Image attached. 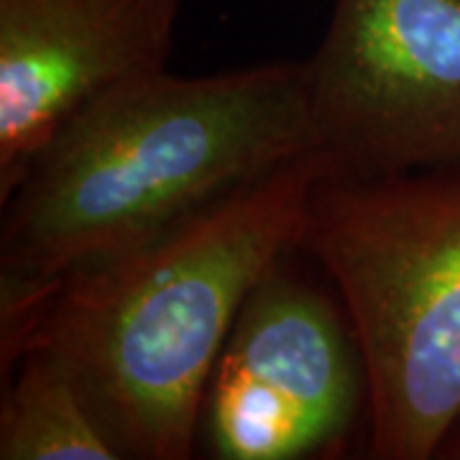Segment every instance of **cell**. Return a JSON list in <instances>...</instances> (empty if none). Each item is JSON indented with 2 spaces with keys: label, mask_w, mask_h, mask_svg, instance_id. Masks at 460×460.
I'll list each match as a JSON object with an SVG mask.
<instances>
[{
  "label": "cell",
  "mask_w": 460,
  "mask_h": 460,
  "mask_svg": "<svg viewBox=\"0 0 460 460\" xmlns=\"http://www.w3.org/2000/svg\"><path fill=\"white\" fill-rule=\"evenodd\" d=\"M323 172L310 154L65 274L16 361L49 356L120 460L192 458L217 356L253 287L302 243Z\"/></svg>",
  "instance_id": "obj_1"
},
{
  "label": "cell",
  "mask_w": 460,
  "mask_h": 460,
  "mask_svg": "<svg viewBox=\"0 0 460 460\" xmlns=\"http://www.w3.org/2000/svg\"><path fill=\"white\" fill-rule=\"evenodd\" d=\"M314 154L307 65L156 72L90 102L3 205L0 289L51 284Z\"/></svg>",
  "instance_id": "obj_2"
},
{
  "label": "cell",
  "mask_w": 460,
  "mask_h": 460,
  "mask_svg": "<svg viewBox=\"0 0 460 460\" xmlns=\"http://www.w3.org/2000/svg\"><path fill=\"white\" fill-rule=\"evenodd\" d=\"M299 251L335 281L368 384V456L460 458V164L314 181Z\"/></svg>",
  "instance_id": "obj_3"
},
{
  "label": "cell",
  "mask_w": 460,
  "mask_h": 460,
  "mask_svg": "<svg viewBox=\"0 0 460 460\" xmlns=\"http://www.w3.org/2000/svg\"><path fill=\"white\" fill-rule=\"evenodd\" d=\"M305 65L328 174L460 164V0H332Z\"/></svg>",
  "instance_id": "obj_4"
},
{
  "label": "cell",
  "mask_w": 460,
  "mask_h": 460,
  "mask_svg": "<svg viewBox=\"0 0 460 460\" xmlns=\"http://www.w3.org/2000/svg\"><path fill=\"white\" fill-rule=\"evenodd\" d=\"M287 259L248 295L208 381L199 435L213 458H323L368 425L371 384L353 323Z\"/></svg>",
  "instance_id": "obj_5"
},
{
  "label": "cell",
  "mask_w": 460,
  "mask_h": 460,
  "mask_svg": "<svg viewBox=\"0 0 460 460\" xmlns=\"http://www.w3.org/2000/svg\"><path fill=\"white\" fill-rule=\"evenodd\" d=\"M180 0H0V202L111 90L164 72Z\"/></svg>",
  "instance_id": "obj_6"
},
{
  "label": "cell",
  "mask_w": 460,
  "mask_h": 460,
  "mask_svg": "<svg viewBox=\"0 0 460 460\" xmlns=\"http://www.w3.org/2000/svg\"><path fill=\"white\" fill-rule=\"evenodd\" d=\"M11 371L0 407V460H120L49 356L26 350Z\"/></svg>",
  "instance_id": "obj_7"
}]
</instances>
